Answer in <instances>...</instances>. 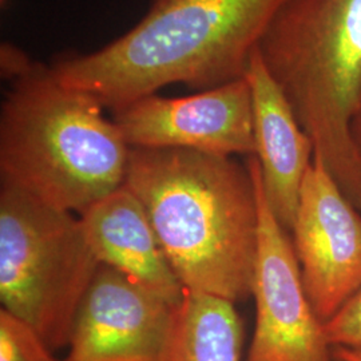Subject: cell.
I'll return each mask as SVG.
<instances>
[{"label":"cell","mask_w":361,"mask_h":361,"mask_svg":"<svg viewBox=\"0 0 361 361\" xmlns=\"http://www.w3.org/2000/svg\"><path fill=\"white\" fill-rule=\"evenodd\" d=\"M290 233L307 296L326 323L361 286V212L319 155L305 174Z\"/></svg>","instance_id":"obj_7"},{"label":"cell","mask_w":361,"mask_h":361,"mask_svg":"<svg viewBox=\"0 0 361 361\" xmlns=\"http://www.w3.org/2000/svg\"><path fill=\"white\" fill-rule=\"evenodd\" d=\"M324 331L331 347L361 353V286L324 323Z\"/></svg>","instance_id":"obj_14"},{"label":"cell","mask_w":361,"mask_h":361,"mask_svg":"<svg viewBox=\"0 0 361 361\" xmlns=\"http://www.w3.org/2000/svg\"><path fill=\"white\" fill-rule=\"evenodd\" d=\"M54 361H67V360H56V359H55V360Z\"/></svg>","instance_id":"obj_17"},{"label":"cell","mask_w":361,"mask_h":361,"mask_svg":"<svg viewBox=\"0 0 361 361\" xmlns=\"http://www.w3.org/2000/svg\"><path fill=\"white\" fill-rule=\"evenodd\" d=\"M244 324L234 302L185 290L165 361H241Z\"/></svg>","instance_id":"obj_12"},{"label":"cell","mask_w":361,"mask_h":361,"mask_svg":"<svg viewBox=\"0 0 361 361\" xmlns=\"http://www.w3.org/2000/svg\"><path fill=\"white\" fill-rule=\"evenodd\" d=\"M178 305L101 265L83 297L67 361H165Z\"/></svg>","instance_id":"obj_9"},{"label":"cell","mask_w":361,"mask_h":361,"mask_svg":"<svg viewBox=\"0 0 361 361\" xmlns=\"http://www.w3.org/2000/svg\"><path fill=\"white\" fill-rule=\"evenodd\" d=\"M37 332L7 310H0V361H54Z\"/></svg>","instance_id":"obj_13"},{"label":"cell","mask_w":361,"mask_h":361,"mask_svg":"<svg viewBox=\"0 0 361 361\" xmlns=\"http://www.w3.org/2000/svg\"><path fill=\"white\" fill-rule=\"evenodd\" d=\"M258 52L314 155L361 212V161L350 137L361 87V0H284Z\"/></svg>","instance_id":"obj_4"},{"label":"cell","mask_w":361,"mask_h":361,"mask_svg":"<svg viewBox=\"0 0 361 361\" xmlns=\"http://www.w3.org/2000/svg\"><path fill=\"white\" fill-rule=\"evenodd\" d=\"M334 359L338 361H361L360 352H355L347 348H334L332 350Z\"/></svg>","instance_id":"obj_16"},{"label":"cell","mask_w":361,"mask_h":361,"mask_svg":"<svg viewBox=\"0 0 361 361\" xmlns=\"http://www.w3.org/2000/svg\"><path fill=\"white\" fill-rule=\"evenodd\" d=\"M332 361H338V360H336V359H334V360H332Z\"/></svg>","instance_id":"obj_18"},{"label":"cell","mask_w":361,"mask_h":361,"mask_svg":"<svg viewBox=\"0 0 361 361\" xmlns=\"http://www.w3.org/2000/svg\"><path fill=\"white\" fill-rule=\"evenodd\" d=\"M99 267L79 216L0 182L1 310L32 328L51 352L68 345Z\"/></svg>","instance_id":"obj_5"},{"label":"cell","mask_w":361,"mask_h":361,"mask_svg":"<svg viewBox=\"0 0 361 361\" xmlns=\"http://www.w3.org/2000/svg\"><path fill=\"white\" fill-rule=\"evenodd\" d=\"M10 80L0 111V182L77 216L123 185L131 147L99 101L40 62Z\"/></svg>","instance_id":"obj_3"},{"label":"cell","mask_w":361,"mask_h":361,"mask_svg":"<svg viewBox=\"0 0 361 361\" xmlns=\"http://www.w3.org/2000/svg\"><path fill=\"white\" fill-rule=\"evenodd\" d=\"M247 169L258 204L257 252L252 296L256 328L246 361H332L324 324L312 308L293 243L265 198L257 159Z\"/></svg>","instance_id":"obj_6"},{"label":"cell","mask_w":361,"mask_h":361,"mask_svg":"<svg viewBox=\"0 0 361 361\" xmlns=\"http://www.w3.org/2000/svg\"><path fill=\"white\" fill-rule=\"evenodd\" d=\"M350 137L361 161V87L352 121H350Z\"/></svg>","instance_id":"obj_15"},{"label":"cell","mask_w":361,"mask_h":361,"mask_svg":"<svg viewBox=\"0 0 361 361\" xmlns=\"http://www.w3.org/2000/svg\"><path fill=\"white\" fill-rule=\"evenodd\" d=\"M123 185L186 290L232 302L252 295L258 204L247 165L188 149L131 147Z\"/></svg>","instance_id":"obj_2"},{"label":"cell","mask_w":361,"mask_h":361,"mask_svg":"<svg viewBox=\"0 0 361 361\" xmlns=\"http://www.w3.org/2000/svg\"><path fill=\"white\" fill-rule=\"evenodd\" d=\"M113 121L135 149H188L225 157L256 153L246 77L188 97L147 95L114 111Z\"/></svg>","instance_id":"obj_8"},{"label":"cell","mask_w":361,"mask_h":361,"mask_svg":"<svg viewBox=\"0 0 361 361\" xmlns=\"http://www.w3.org/2000/svg\"><path fill=\"white\" fill-rule=\"evenodd\" d=\"M284 0H152L142 19L102 49L51 66L113 113L170 85L204 91L246 77Z\"/></svg>","instance_id":"obj_1"},{"label":"cell","mask_w":361,"mask_h":361,"mask_svg":"<svg viewBox=\"0 0 361 361\" xmlns=\"http://www.w3.org/2000/svg\"><path fill=\"white\" fill-rule=\"evenodd\" d=\"M99 264L180 305L185 288L173 271L141 201L122 185L79 216Z\"/></svg>","instance_id":"obj_11"},{"label":"cell","mask_w":361,"mask_h":361,"mask_svg":"<svg viewBox=\"0 0 361 361\" xmlns=\"http://www.w3.org/2000/svg\"><path fill=\"white\" fill-rule=\"evenodd\" d=\"M246 79L252 91L255 157L264 194L274 217L286 232H292L314 146L284 91L264 65L258 47L250 58Z\"/></svg>","instance_id":"obj_10"}]
</instances>
